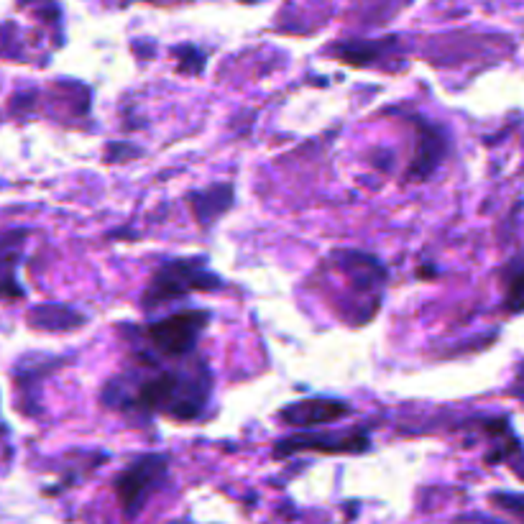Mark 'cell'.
Instances as JSON below:
<instances>
[{"mask_svg":"<svg viewBox=\"0 0 524 524\" xmlns=\"http://www.w3.org/2000/svg\"><path fill=\"white\" fill-rule=\"evenodd\" d=\"M210 394L213 376L202 358L179 363V369H164L151 353L141 351L131 371L108 381L103 399L110 409L126 415H164L177 422H192L202 417Z\"/></svg>","mask_w":524,"mask_h":524,"instance_id":"1","label":"cell"},{"mask_svg":"<svg viewBox=\"0 0 524 524\" xmlns=\"http://www.w3.org/2000/svg\"><path fill=\"white\" fill-rule=\"evenodd\" d=\"M223 287V279L210 271L205 259H172L154 271L149 287L144 292L146 310L190 297L195 292H215Z\"/></svg>","mask_w":524,"mask_h":524,"instance_id":"2","label":"cell"},{"mask_svg":"<svg viewBox=\"0 0 524 524\" xmlns=\"http://www.w3.org/2000/svg\"><path fill=\"white\" fill-rule=\"evenodd\" d=\"M210 323L208 310H182L164 317L146 328V348L151 356H162L167 361H185L195 353L197 340Z\"/></svg>","mask_w":524,"mask_h":524,"instance_id":"3","label":"cell"},{"mask_svg":"<svg viewBox=\"0 0 524 524\" xmlns=\"http://www.w3.org/2000/svg\"><path fill=\"white\" fill-rule=\"evenodd\" d=\"M169 476V455L164 453H149L141 455L128 468H123L113 481L118 504H121L123 514L133 519L144 509L146 501L162 489L164 481Z\"/></svg>","mask_w":524,"mask_h":524,"instance_id":"4","label":"cell"},{"mask_svg":"<svg viewBox=\"0 0 524 524\" xmlns=\"http://www.w3.org/2000/svg\"><path fill=\"white\" fill-rule=\"evenodd\" d=\"M371 448V440L366 432H300L287 440H279L274 455L300 453V450H315V453H363Z\"/></svg>","mask_w":524,"mask_h":524,"instance_id":"5","label":"cell"},{"mask_svg":"<svg viewBox=\"0 0 524 524\" xmlns=\"http://www.w3.org/2000/svg\"><path fill=\"white\" fill-rule=\"evenodd\" d=\"M351 412L346 402L340 399H305V402H294L282 409V420L292 427H317L328 425V422H338L340 417H346Z\"/></svg>","mask_w":524,"mask_h":524,"instance_id":"6","label":"cell"},{"mask_svg":"<svg viewBox=\"0 0 524 524\" xmlns=\"http://www.w3.org/2000/svg\"><path fill=\"white\" fill-rule=\"evenodd\" d=\"M445 151H448V141L445 133L432 123H417V151L415 162H412V177L422 179L438 169L443 162Z\"/></svg>","mask_w":524,"mask_h":524,"instance_id":"7","label":"cell"},{"mask_svg":"<svg viewBox=\"0 0 524 524\" xmlns=\"http://www.w3.org/2000/svg\"><path fill=\"white\" fill-rule=\"evenodd\" d=\"M190 210L202 225H210L220 218L223 213L233 208V185H225L218 182L213 187H205V190L190 192Z\"/></svg>","mask_w":524,"mask_h":524,"instance_id":"8","label":"cell"},{"mask_svg":"<svg viewBox=\"0 0 524 524\" xmlns=\"http://www.w3.org/2000/svg\"><path fill=\"white\" fill-rule=\"evenodd\" d=\"M29 320L34 328L59 333V330L80 328L85 317L67 305H41V307H36V310L29 312Z\"/></svg>","mask_w":524,"mask_h":524,"instance_id":"9","label":"cell"},{"mask_svg":"<svg viewBox=\"0 0 524 524\" xmlns=\"http://www.w3.org/2000/svg\"><path fill=\"white\" fill-rule=\"evenodd\" d=\"M504 307L509 312H524V259L512 261L504 282Z\"/></svg>","mask_w":524,"mask_h":524,"instance_id":"10","label":"cell"},{"mask_svg":"<svg viewBox=\"0 0 524 524\" xmlns=\"http://www.w3.org/2000/svg\"><path fill=\"white\" fill-rule=\"evenodd\" d=\"M491 504L501 512L512 514L519 524H524V494H494Z\"/></svg>","mask_w":524,"mask_h":524,"instance_id":"11","label":"cell"},{"mask_svg":"<svg viewBox=\"0 0 524 524\" xmlns=\"http://www.w3.org/2000/svg\"><path fill=\"white\" fill-rule=\"evenodd\" d=\"M517 384H519V386L524 384V363H522V369H519V381H517Z\"/></svg>","mask_w":524,"mask_h":524,"instance_id":"12","label":"cell"}]
</instances>
